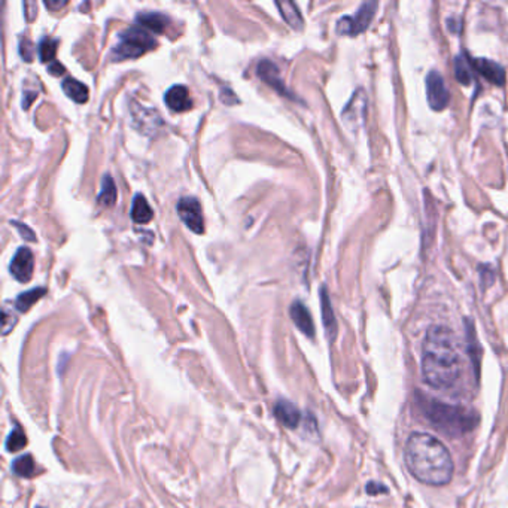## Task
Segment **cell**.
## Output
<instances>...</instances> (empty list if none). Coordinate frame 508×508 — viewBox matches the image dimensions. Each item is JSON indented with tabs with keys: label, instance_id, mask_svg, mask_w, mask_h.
<instances>
[{
	"label": "cell",
	"instance_id": "1",
	"mask_svg": "<svg viewBox=\"0 0 508 508\" xmlns=\"http://www.w3.org/2000/svg\"><path fill=\"white\" fill-rule=\"evenodd\" d=\"M462 373L458 343L450 328L434 325L426 331L422 348L423 380L435 389H450Z\"/></svg>",
	"mask_w": 508,
	"mask_h": 508
},
{
	"label": "cell",
	"instance_id": "2",
	"mask_svg": "<svg viewBox=\"0 0 508 508\" xmlns=\"http://www.w3.org/2000/svg\"><path fill=\"white\" fill-rule=\"evenodd\" d=\"M405 465L416 480L430 486H444L453 477V459L444 444L430 434L414 432L404 450Z\"/></svg>",
	"mask_w": 508,
	"mask_h": 508
},
{
	"label": "cell",
	"instance_id": "3",
	"mask_svg": "<svg viewBox=\"0 0 508 508\" xmlns=\"http://www.w3.org/2000/svg\"><path fill=\"white\" fill-rule=\"evenodd\" d=\"M419 404L431 426L449 437H459L470 432L479 423V416L473 410L459 407V405L446 404L425 397L419 400Z\"/></svg>",
	"mask_w": 508,
	"mask_h": 508
},
{
	"label": "cell",
	"instance_id": "4",
	"mask_svg": "<svg viewBox=\"0 0 508 508\" xmlns=\"http://www.w3.org/2000/svg\"><path fill=\"white\" fill-rule=\"evenodd\" d=\"M155 46V39L145 28L135 26L119 35V44L115 45L112 56L115 60L137 58Z\"/></svg>",
	"mask_w": 508,
	"mask_h": 508
},
{
	"label": "cell",
	"instance_id": "5",
	"mask_svg": "<svg viewBox=\"0 0 508 508\" xmlns=\"http://www.w3.org/2000/svg\"><path fill=\"white\" fill-rule=\"evenodd\" d=\"M378 9L375 2H365L359 6L355 17H343L337 23V33L357 36L369 28L371 19Z\"/></svg>",
	"mask_w": 508,
	"mask_h": 508
},
{
	"label": "cell",
	"instance_id": "6",
	"mask_svg": "<svg viewBox=\"0 0 508 508\" xmlns=\"http://www.w3.org/2000/svg\"><path fill=\"white\" fill-rule=\"evenodd\" d=\"M367 94L362 88H358L341 112L343 123L349 130L355 131L364 126L365 115H367Z\"/></svg>",
	"mask_w": 508,
	"mask_h": 508
},
{
	"label": "cell",
	"instance_id": "7",
	"mask_svg": "<svg viewBox=\"0 0 508 508\" xmlns=\"http://www.w3.org/2000/svg\"><path fill=\"white\" fill-rule=\"evenodd\" d=\"M178 213L182 222L196 235L205 232V221H203L201 206L194 197H182L178 201Z\"/></svg>",
	"mask_w": 508,
	"mask_h": 508
},
{
	"label": "cell",
	"instance_id": "8",
	"mask_svg": "<svg viewBox=\"0 0 508 508\" xmlns=\"http://www.w3.org/2000/svg\"><path fill=\"white\" fill-rule=\"evenodd\" d=\"M426 99L434 110H443L449 105V90L446 87L444 78L437 70H431L426 76Z\"/></svg>",
	"mask_w": 508,
	"mask_h": 508
},
{
	"label": "cell",
	"instance_id": "9",
	"mask_svg": "<svg viewBox=\"0 0 508 508\" xmlns=\"http://www.w3.org/2000/svg\"><path fill=\"white\" fill-rule=\"evenodd\" d=\"M35 270V258H33V252L30 251L28 248L23 246L19 248L15 255L11 261V266H9V271H11L12 276L18 280V282H28L32 279V274Z\"/></svg>",
	"mask_w": 508,
	"mask_h": 508
},
{
	"label": "cell",
	"instance_id": "10",
	"mask_svg": "<svg viewBox=\"0 0 508 508\" xmlns=\"http://www.w3.org/2000/svg\"><path fill=\"white\" fill-rule=\"evenodd\" d=\"M257 75L260 76V79H262L264 83L270 85L274 91H278V93L282 94L283 97L294 99L292 93L287 88V84L283 83L278 66L271 63L270 60H261L257 66Z\"/></svg>",
	"mask_w": 508,
	"mask_h": 508
},
{
	"label": "cell",
	"instance_id": "11",
	"mask_svg": "<svg viewBox=\"0 0 508 508\" xmlns=\"http://www.w3.org/2000/svg\"><path fill=\"white\" fill-rule=\"evenodd\" d=\"M473 67L479 72L483 78H486L489 83L501 87L505 84V70L495 62H491L487 58H474L471 60Z\"/></svg>",
	"mask_w": 508,
	"mask_h": 508
},
{
	"label": "cell",
	"instance_id": "12",
	"mask_svg": "<svg viewBox=\"0 0 508 508\" xmlns=\"http://www.w3.org/2000/svg\"><path fill=\"white\" fill-rule=\"evenodd\" d=\"M274 416L276 419L289 430H296L301 422V413L296 404L288 400H279L274 404Z\"/></svg>",
	"mask_w": 508,
	"mask_h": 508
},
{
	"label": "cell",
	"instance_id": "13",
	"mask_svg": "<svg viewBox=\"0 0 508 508\" xmlns=\"http://www.w3.org/2000/svg\"><path fill=\"white\" fill-rule=\"evenodd\" d=\"M291 318L296 323V327L307 337H314V323L312 319V314L307 310V307L304 306L301 301H294L292 306L289 309Z\"/></svg>",
	"mask_w": 508,
	"mask_h": 508
},
{
	"label": "cell",
	"instance_id": "14",
	"mask_svg": "<svg viewBox=\"0 0 508 508\" xmlns=\"http://www.w3.org/2000/svg\"><path fill=\"white\" fill-rule=\"evenodd\" d=\"M166 103L175 112H187L192 108V99L189 91L184 85H173L166 93Z\"/></svg>",
	"mask_w": 508,
	"mask_h": 508
},
{
	"label": "cell",
	"instance_id": "15",
	"mask_svg": "<svg viewBox=\"0 0 508 508\" xmlns=\"http://www.w3.org/2000/svg\"><path fill=\"white\" fill-rule=\"evenodd\" d=\"M133 117H135V127L142 130V133L151 135L152 131H157L158 126L161 124V118L154 110L145 109L142 106H137L133 109Z\"/></svg>",
	"mask_w": 508,
	"mask_h": 508
},
{
	"label": "cell",
	"instance_id": "16",
	"mask_svg": "<svg viewBox=\"0 0 508 508\" xmlns=\"http://www.w3.org/2000/svg\"><path fill=\"white\" fill-rule=\"evenodd\" d=\"M319 294H321V310H322L323 327H325V331H327L330 340H334L335 335H337V321H335V314L332 310L330 294L325 287L321 288Z\"/></svg>",
	"mask_w": 508,
	"mask_h": 508
},
{
	"label": "cell",
	"instance_id": "17",
	"mask_svg": "<svg viewBox=\"0 0 508 508\" xmlns=\"http://www.w3.org/2000/svg\"><path fill=\"white\" fill-rule=\"evenodd\" d=\"M137 26L155 33H162L169 26V18L160 12H140L136 17Z\"/></svg>",
	"mask_w": 508,
	"mask_h": 508
},
{
	"label": "cell",
	"instance_id": "18",
	"mask_svg": "<svg viewBox=\"0 0 508 508\" xmlns=\"http://www.w3.org/2000/svg\"><path fill=\"white\" fill-rule=\"evenodd\" d=\"M276 6L279 8L282 18L289 24L291 28L294 30H301L304 26L303 17L300 9L297 8V5L294 2H289V0H283V2H276Z\"/></svg>",
	"mask_w": 508,
	"mask_h": 508
},
{
	"label": "cell",
	"instance_id": "19",
	"mask_svg": "<svg viewBox=\"0 0 508 508\" xmlns=\"http://www.w3.org/2000/svg\"><path fill=\"white\" fill-rule=\"evenodd\" d=\"M131 219L136 223H148L152 218H154V212H152L151 206L148 205L146 198L142 194H136L133 205H131Z\"/></svg>",
	"mask_w": 508,
	"mask_h": 508
},
{
	"label": "cell",
	"instance_id": "20",
	"mask_svg": "<svg viewBox=\"0 0 508 508\" xmlns=\"http://www.w3.org/2000/svg\"><path fill=\"white\" fill-rule=\"evenodd\" d=\"M63 91L69 99H72L76 103H85L88 100V88L85 84L74 78H66L63 81Z\"/></svg>",
	"mask_w": 508,
	"mask_h": 508
},
{
	"label": "cell",
	"instance_id": "21",
	"mask_svg": "<svg viewBox=\"0 0 508 508\" xmlns=\"http://www.w3.org/2000/svg\"><path fill=\"white\" fill-rule=\"evenodd\" d=\"M473 63L465 56H458L455 60V76L462 85H470L473 81Z\"/></svg>",
	"mask_w": 508,
	"mask_h": 508
},
{
	"label": "cell",
	"instance_id": "22",
	"mask_svg": "<svg viewBox=\"0 0 508 508\" xmlns=\"http://www.w3.org/2000/svg\"><path fill=\"white\" fill-rule=\"evenodd\" d=\"M97 200L101 206L106 208L114 206V203L117 201V185L114 179L108 175L103 178V180H101V189Z\"/></svg>",
	"mask_w": 508,
	"mask_h": 508
},
{
	"label": "cell",
	"instance_id": "23",
	"mask_svg": "<svg viewBox=\"0 0 508 508\" xmlns=\"http://www.w3.org/2000/svg\"><path fill=\"white\" fill-rule=\"evenodd\" d=\"M45 292H46L45 288H35V289H30L27 292L19 294L18 298L15 300L17 310L23 312V313L27 312L40 297L45 296Z\"/></svg>",
	"mask_w": 508,
	"mask_h": 508
},
{
	"label": "cell",
	"instance_id": "24",
	"mask_svg": "<svg viewBox=\"0 0 508 508\" xmlns=\"http://www.w3.org/2000/svg\"><path fill=\"white\" fill-rule=\"evenodd\" d=\"M12 471L24 479L32 477L35 474V461L32 459V455H23L17 458L12 464Z\"/></svg>",
	"mask_w": 508,
	"mask_h": 508
},
{
	"label": "cell",
	"instance_id": "25",
	"mask_svg": "<svg viewBox=\"0 0 508 508\" xmlns=\"http://www.w3.org/2000/svg\"><path fill=\"white\" fill-rule=\"evenodd\" d=\"M27 444V439H26V434L24 431L19 428V426H15V428L9 432L8 439H6V450L8 452H18L24 449Z\"/></svg>",
	"mask_w": 508,
	"mask_h": 508
},
{
	"label": "cell",
	"instance_id": "26",
	"mask_svg": "<svg viewBox=\"0 0 508 508\" xmlns=\"http://www.w3.org/2000/svg\"><path fill=\"white\" fill-rule=\"evenodd\" d=\"M57 45L58 42L56 39L44 37L39 44V57L42 63H53V60L57 53Z\"/></svg>",
	"mask_w": 508,
	"mask_h": 508
},
{
	"label": "cell",
	"instance_id": "27",
	"mask_svg": "<svg viewBox=\"0 0 508 508\" xmlns=\"http://www.w3.org/2000/svg\"><path fill=\"white\" fill-rule=\"evenodd\" d=\"M19 56H22L26 62H32L35 57V45L30 42L28 39H22L19 42Z\"/></svg>",
	"mask_w": 508,
	"mask_h": 508
},
{
	"label": "cell",
	"instance_id": "28",
	"mask_svg": "<svg viewBox=\"0 0 508 508\" xmlns=\"http://www.w3.org/2000/svg\"><path fill=\"white\" fill-rule=\"evenodd\" d=\"M11 223H12V226H15V228L18 230V232H19V235H22L23 239H26L28 242H35L36 240L35 232L32 230H30L27 226H24V223L18 222V221H11Z\"/></svg>",
	"mask_w": 508,
	"mask_h": 508
},
{
	"label": "cell",
	"instance_id": "29",
	"mask_svg": "<svg viewBox=\"0 0 508 508\" xmlns=\"http://www.w3.org/2000/svg\"><path fill=\"white\" fill-rule=\"evenodd\" d=\"M15 322H17L15 314H12V312H8V309H5L3 310V335H6L14 328Z\"/></svg>",
	"mask_w": 508,
	"mask_h": 508
},
{
	"label": "cell",
	"instance_id": "30",
	"mask_svg": "<svg viewBox=\"0 0 508 508\" xmlns=\"http://www.w3.org/2000/svg\"><path fill=\"white\" fill-rule=\"evenodd\" d=\"M221 100L226 105H236V103H239V99L236 97V94L232 93V91L228 90V88H223L221 91Z\"/></svg>",
	"mask_w": 508,
	"mask_h": 508
},
{
	"label": "cell",
	"instance_id": "31",
	"mask_svg": "<svg viewBox=\"0 0 508 508\" xmlns=\"http://www.w3.org/2000/svg\"><path fill=\"white\" fill-rule=\"evenodd\" d=\"M24 12L27 22H33L37 15V5L35 2H26L24 3Z\"/></svg>",
	"mask_w": 508,
	"mask_h": 508
},
{
	"label": "cell",
	"instance_id": "32",
	"mask_svg": "<svg viewBox=\"0 0 508 508\" xmlns=\"http://www.w3.org/2000/svg\"><path fill=\"white\" fill-rule=\"evenodd\" d=\"M48 72L51 75H54V76H60V75H63L66 72V69H65L63 65H60L58 62H53L48 67Z\"/></svg>",
	"mask_w": 508,
	"mask_h": 508
},
{
	"label": "cell",
	"instance_id": "33",
	"mask_svg": "<svg viewBox=\"0 0 508 508\" xmlns=\"http://www.w3.org/2000/svg\"><path fill=\"white\" fill-rule=\"evenodd\" d=\"M367 492H369L370 495H378L379 492H382V493L388 492V489H386V487H384L383 484H380V483H374V482H371V483H369V486H367Z\"/></svg>",
	"mask_w": 508,
	"mask_h": 508
},
{
	"label": "cell",
	"instance_id": "34",
	"mask_svg": "<svg viewBox=\"0 0 508 508\" xmlns=\"http://www.w3.org/2000/svg\"><path fill=\"white\" fill-rule=\"evenodd\" d=\"M67 5L66 0H63V2H60V0H46L45 2V6L48 9H51V11H58V9H62Z\"/></svg>",
	"mask_w": 508,
	"mask_h": 508
},
{
	"label": "cell",
	"instance_id": "35",
	"mask_svg": "<svg viewBox=\"0 0 508 508\" xmlns=\"http://www.w3.org/2000/svg\"><path fill=\"white\" fill-rule=\"evenodd\" d=\"M26 96H27V99L23 100V108L24 109H27L30 106V103H32V100H35L37 97V94L36 93H27Z\"/></svg>",
	"mask_w": 508,
	"mask_h": 508
},
{
	"label": "cell",
	"instance_id": "36",
	"mask_svg": "<svg viewBox=\"0 0 508 508\" xmlns=\"http://www.w3.org/2000/svg\"><path fill=\"white\" fill-rule=\"evenodd\" d=\"M36 508H45V507H36Z\"/></svg>",
	"mask_w": 508,
	"mask_h": 508
}]
</instances>
